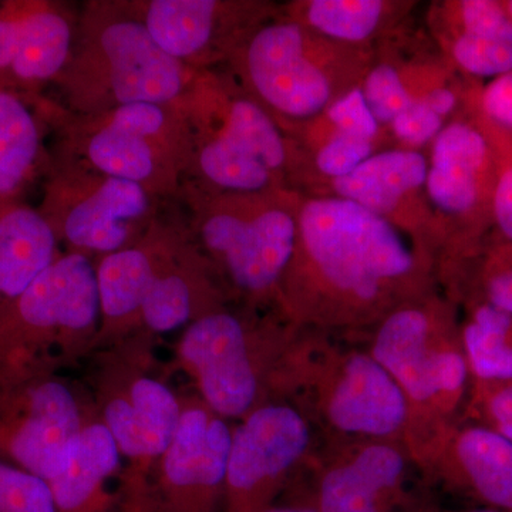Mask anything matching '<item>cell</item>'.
Instances as JSON below:
<instances>
[{
    "label": "cell",
    "instance_id": "obj_3",
    "mask_svg": "<svg viewBox=\"0 0 512 512\" xmlns=\"http://www.w3.org/2000/svg\"><path fill=\"white\" fill-rule=\"evenodd\" d=\"M175 202L220 284L258 301L281 288L298 241L288 192H221L187 180Z\"/></svg>",
    "mask_w": 512,
    "mask_h": 512
},
{
    "label": "cell",
    "instance_id": "obj_22",
    "mask_svg": "<svg viewBox=\"0 0 512 512\" xmlns=\"http://www.w3.org/2000/svg\"><path fill=\"white\" fill-rule=\"evenodd\" d=\"M46 130L36 97L0 89V210L25 202L30 185L45 177L50 164Z\"/></svg>",
    "mask_w": 512,
    "mask_h": 512
},
{
    "label": "cell",
    "instance_id": "obj_16",
    "mask_svg": "<svg viewBox=\"0 0 512 512\" xmlns=\"http://www.w3.org/2000/svg\"><path fill=\"white\" fill-rule=\"evenodd\" d=\"M224 291L190 231L165 256L144 299L140 332L151 336L184 330L195 320L224 309Z\"/></svg>",
    "mask_w": 512,
    "mask_h": 512
},
{
    "label": "cell",
    "instance_id": "obj_25",
    "mask_svg": "<svg viewBox=\"0 0 512 512\" xmlns=\"http://www.w3.org/2000/svg\"><path fill=\"white\" fill-rule=\"evenodd\" d=\"M426 158L417 151L394 150L367 158L346 177L335 180L339 198L384 217L407 192L426 183Z\"/></svg>",
    "mask_w": 512,
    "mask_h": 512
},
{
    "label": "cell",
    "instance_id": "obj_14",
    "mask_svg": "<svg viewBox=\"0 0 512 512\" xmlns=\"http://www.w3.org/2000/svg\"><path fill=\"white\" fill-rule=\"evenodd\" d=\"M184 231L181 212H163L136 244L94 261L100 325L93 352L140 333L141 306L148 288Z\"/></svg>",
    "mask_w": 512,
    "mask_h": 512
},
{
    "label": "cell",
    "instance_id": "obj_15",
    "mask_svg": "<svg viewBox=\"0 0 512 512\" xmlns=\"http://www.w3.org/2000/svg\"><path fill=\"white\" fill-rule=\"evenodd\" d=\"M500 147L484 123L454 121L434 138L427 191L441 211L480 224L493 221Z\"/></svg>",
    "mask_w": 512,
    "mask_h": 512
},
{
    "label": "cell",
    "instance_id": "obj_39",
    "mask_svg": "<svg viewBox=\"0 0 512 512\" xmlns=\"http://www.w3.org/2000/svg\"><path fill=\"white\" fill-rule=\"evenodd\" d=\"M493 222L505 241L512 242V153L501 151L500 170L493 194Z\"/></svg>",
    "mask_w": 512,
    "mask_h": 512
},
{
    "label": "cell",
    "instance_id": "obj_9",
    "mask_svg": "<svg viewBox=\"0 0 512 512\" xmlns=\"http://www.w3.org/2000/svg\"><path fill=\"white\" fill-rule=\"evenodd\" d=\"M86 387L59 372L0 375V461L49 480L82 429Z\"/></svg>",
    "mask_w": 512,
    "mask_h": 512
},
{
    "label": "cell",
    "instance_id": "obj_11",
    "mask_svg": "<svg viewBox=\"0 0 512 512\" xmlns=\"http://www.w3.org/2000/svg\"><path fill=\"white\" fill-rule=\"evenodd\" d=\"M259 338L239 316L212 312L195 320L175 343L177 369L222 419H244L261 407L266 362Z\"/></svg>",
    "mask_w": 512,
    "mask_h": 512
},
{
    "label": "cell",
    "instance_id": "obj_21",
    "mask_svg": "<svg viewBox=\"0 0 512 512\" xmlns=\"http://www.w3.org/2000/svg\"><path fill=\"white\" fill-rule=\"evenodd\" d=\"M328 413L346 433L387 436L406 419V393L375 357L356 355L333 389Z\"/></svg>",
    "mask_w": 512,
    "mask_h": 512
},
{
    "label": "cell",
    "instance_id": "obj_36",
    "mask_svg": "<svg viewBox=\"0 0 512 512\" xmlns=\"http://www.w3.org/2000/svg\"><path fill=\"white\" fill-rule=\"evenodd\" d=\"M484 302L512 315V242L494 249L483 274Z\"/></svg>",
    "mask_w": 512,
    "mask_h": 512
},
{
    "label": "cell",
    "instance_id": "obj_2",
    "mask_svg": "<svg viewBox=\"0 0 512 512\" xmlns=\"http://www.w3.org/2000/svg\"><path fill=\"white\" fill-rule=\"evenodd\" d=\"M36 106L56 136L55 153L138 184L174 202L188 177L191 140L177 103H137L100 114H76L39 96Z\"/></svg>",
    "mask_w": 512,
    "mask_h": 512
},
{
    "label": "cell",
    "instance_id": "obj_20",
    "mask_svg": "<svg viewBox=\"0 0 512 512\" xmlns=\"http://www.w3.org/2000/svg\"><path fill=\"white\" fill-rule=\"evenodd\" d=\"M79 12L56 0H29L23 18L8 89L29 97L42 96L69 63Z\"/></svg>",
    "mask_w": 512,
    "mask_h": 512
},
{
    "label": "cell",
    "instance_id": "obj_28",
    "mask_svg": "<svg viewBox=\"0 0 512 512\" xmlns=\"http://www.w3.org/2000/svg\"><path fill=\"white\" fill-rule=\"evenodd\" d=\"M383 9L377 0H312L305 6V20L323 35L360 42L375 32Z\"/></svg>",
    "mask_w": 512,
    "mask_h": 512
},
{
    "label": "cell",
    "instance_id": "obj_12",
    "mask_svg": "<svg viewBox=\"0 0 512 512\" xmlns=\"http://www.w3.org/2000/svg\"><path fill=\"white\" fill-rule=\"evenodd\" d=\"M252 99L272 116L306 119L328 106V76L308 53L305 30L293 20L261 23L228 60Z\"/></svg>",
    "mask_w": 512,
    "mask_h": 512
},
{
    "label": "cell",
    "instance_id": "obj_19",
    "mask_svg": "<svg viewBox=\"0 0 512 512\" xmlns=\"http://www.w3.org/2000/svg\"><path fill=\"white\" fill-rule=\"evenodd\" d=\"M308 444V424L301 414L285 404H264L232 430L227 474L281 481Z\"/></svg>",
    "mask_w": 512,
    "mask_h": 512
},
{
    "label": "cell",
    "instance_id": "obj_6",
    "mask_svg": "<svg viewBox=\"0 0 512 512\" xmlns=\"http://www.w3.org/2000/svg\"><path fill=\"white\" fill-rule=\"evenodd\" d=\"M100 325L93 259L62 252L0 308V375L60 372L92 355Z\"/></svg>",
    "mask_w": 512,
    "mask_h": 512
},
{
    "label": "cell",
    "instance_id": "obj_23",
    "mask_svg": "<svg viewBox=\"0 0 512 512\" xmlns=\"http://www.w3.org/2000/svg\"><path fill=\"white\" fill-rule=\"evenodd\" d=\"M62 254L37 208L26 202L0 210V308L22 295Z\"/></svg>",
    "mask_w": 512,
    "mask_h": 512
},
{
    "label": "cell",
    "instance_id": "obj_5",
    "mask_svg": "<svg viewBox=\"0 0 512 512\" xmlns=\"http://www.w3.org/2000/svg\"><path fill=\"white\" fill-rule=\"evenodd\" d=\"M180 106L191 140L187 180L221 192L284 190L288 146L271 114L249 94L204 70Z\"/></svg>",
    "mask_w": 512,
    "mask_h": 512
},
{
    "label": "cell",
    "instance_id": "obj_13",
    "mask_svg": "<svg viewBox=\"0 0 512 512\" xmlns=\"http://www.w3.org/2000/svg\"><path fill=\"white\" fill-rule=\"evenodd\" d=\"M154 42L194 72L231 59L264 23V6L225 0H126Z\"/></svg>",
    "mask_w": 512,
    "mask_h": 512
},
{
    "label": "cell",
    "instance_id": "obj_32",
    "mask_svg": "<svg viewBox=\"0 0 512 512\" xmlns=\"http://www.w3.org/2000/svg\"><path fill=\"white\" fill-rule=\"evenodd\" d=\"M460 32L512 46V19L503 2L463 0L457 5Z\"/></svg>",
    "mask_w": 512,
    "mask_h": 512
},
{
    "label": "cell",
    "instance_id": "obj_31",
    "mask_svg": "<svg viewBox=\"0 0 512 512\" xmlns=\"http://www.w3.org/2000/svg\"><path fill=\"white\" fill-rule=\"evenodd\" d=\"M363 94L377 123H393L413 103L400 74L389 64H380L367 76Z\"/></svg>",
    "mask_w": 512,
    "mask_h": 512
},
{
    "label": "cell",
    "instance_id": "obj_17",
    "mask_svg": "<svg viewBox=\"0 0 512 512\" xmlns=\"http://www.w3.org/2000/svg\"><path fill=\"white\" fill-rule=\"evenodd\" d=\"M429 320L414 309L390 316L373 346V357L414 400L439 394L456 396L467 382L466 355L456 350L429 348Z\"/></svg>",
    "mask_w": 512,
    "mask_h": 512
},
{
    "label": "cell",
    "instance_id": "obj_8",
    "mask_svg": "<svg viewBox=\"0 0 512 512\" xmlns=\"http://www.w3.org/2000/svg\"><path fill=\"white\" fill-rule=\"evenodd\" d=\"M295 254L360 299L373 298L387 281L413 268V256L384 217L343 198L306 202L298 211Z\"/></svg>",
    "mask_w": 512,
    "mask_h": 512
},
{
    "label": "cell",
    "instance_id": "obj_41",
    "mask_svg": "<svg viewBox=\"0 0 512 512\" xmlns=\"http://www.w3.org/2000/svg\"><path fill=\"white\" fill-rule=\"evenodd\" d=\"M265 512H319L318 510H311V508H295V507H285V508H269Z\"/></svg>",
    "mask_w": 512,
    "mask_h": 512
},
{
    "label": "cell",
    "instance_id": "obj_42",
    "mask_svg": "<svg viewBox=\"0 0 512 512\" xmlns=\"http://www.w3.org/2000/svg\"><path fill=\"white\" fill-rule=\"evenodd\" d=\"M503 3L505 10H507L508 15H510V18L512 19V0H508V2Z\"/></svg>",
    "mask_w": 512,
    "mask_h": 512
},
{
    "label": "cell",
    "instance_id": "obj_27",
    "mask_svg": "<svg viewBox=\"0 0 512 512\" xmlns=\"http://www.w3.org/2000/svg\"><path fill=\"white\" fill-rule=\"evenodd\" d=\"M468 369L478 382L512 380V315L487 303L474 309L463 332Z\"/></svg>",
    "mask_w": 512,
    "mask_h": 512
},
{
    "label": "cell",
    "instance_id": "obj_38",
    "mask_svg": "<svg viewBox=\"0 0 512 512\" xmlns=\"http://www.w3.org/2000/svg\"><path fill=\"white\" fill-rule=\"evenodd\" d=\"M483 384L484 409L490 429L497 431L512 443V380Z\"/></svg>",
    "mask_w": 512,
    "mask_h": 512
},
{
    "label": "cell",
    "instance_id": "obj_40",
    "mask_svg": "<svg viewBox=\"0 0 512 512\" xmlns=\"http://www.w3.org/2000/svg\"><path fill=\"white\" fill-rule=\"evenodd\" d=\"M434 113L440 117H447L457 106V94L447 87H437L421 99Z\"/></svg>",
    "mask_w": 512,
    "mask_h": 512
},
{
    "label": "cell",
    "instance_id": "obj_10",
    "mask_svg": "<svg viewBox=\"0 0 512 512\" xmlns=\"http://www.w3.org/2000/svg\"><path fill=\"white\" fill-rule=\"evenodd\" d=\"M181 399L180 424L151 471L146 490L117 512H218L232 430L197 394H181Z\"/></svg>",
    "mask_w": 512,
    "mask_h": 512
},
{
    "label": "cell",
    "instance_id": "obj_30",
    "mask_svg": "<svg viewBox=\"0 0 512 512\" xmlns=\"http://www.w3.org/2000/svg\"><path fill=\"white\" fill-rule=\"evenodd\" d=\"M0 512H57L49 484L0 461Z\"/></svg>",
    "mask_w": 512,
    "mask_h": 512
},
{
    "label": "cell",
    "instance_id": "obj_7",
    "mask_svg": "<svg viewBox=\"0 0 512 512\" xmlns=\"http://www.w3.org/2000/svg\"><path fill=\"white\" fill-rule=\"evenodd\" d=\"M164 204L138 184L53 151L37 210L66 252L96 261L140 241Z\"/></svg>",
    "mask_w": 512,
    "mask_h": 512
},
{
    "label": "cell",
    "instance_id": "obj_43",
    "mask_svg": "<svg viewBox=\"0 0 512 512\" xmlns=\"http://www.w3.org/2000/svg\"><path fill=\"white\" fill-rule=\"evenodd\" d=\"M468 512H501L494 510V508H483V510H474V511H468Z\"/></svg>",
    "mask_w": 512,
    "mask_h": 512
},
{
    "label": "cell",
    "instance_id": "obj_29",
    "mask_svg": "<svg viewBox=\"0 0 512 512\" xmlns=\"http://www.w3.org/2000/svg\"><path fill=\"white\" fill-rule=\"evenodd\" d=\"M454 62L474 77L498 79L512 72V46L458 32L451 46Z\"/></svg>",
    "mask_w": 512,
    "mask_h": 512
},
{
    "label": "cell",
    "instance_id": "obj_37",
    "mask_svg": "<svg viewBox=\"0 0 512 512\" xmlns=\"http://www.w3.org/2000/svg\"><path fill=\"white\" fill-rule=\"evenodd\" d=\"M443 126V117L434 113L423 100H413L392 123L394 134L413 146L429 143L439 136Z\"/></svg>",
    "mask_w": 512,
    "mask_h": 512
},
{
    "label": "cell",
    "instance_id": "obj_24",
    "mask_svg": "<svg viewBox=\"0 0 512 512\" xmlns=\"http://www.w3.org/2000/svg\"><path fill=\"white\" fill-rule=\"evenodd\" d=\"M404 461L389 446H370L333 468L320 487L319 512H380V495L402 476Z\"/></svg>",
    "mask_w": 512,
    "mask_h": 512
},
{
    "label": "cell",
    "instance_id": "obj_35",
    "mask_svg": "<svg viewBox=\"0 0 512 512\" xmlns=\"http://www.w3.org/2000/svg\"><path fill=\"white\" fill-rule=\"evenodd\" d=\"M329 120L338 133L372 141L379 130L375 116L367 106L363 90L353 89L336 100L328 110Z\"/></svg>",
    "mask_w": 512,
    "mask_h": 512
},
{
    "label": "cell",
    "instance_id": "obj_18",
    "mask_svg": "<svg viewBox=\"0 0 512 512\" xmlns=\"http://www.w3.org/2000/svg\"><path fill=\"white\" fill-rule=\"evenodd\" d=\"M123 460L92 400L82 429L47 480L57 512H116Z\"/></svg>",
    "mask_w": 512,
    "mask_h": 512
},
{
    "label": "cell",
    "instance_id": "obj_33",
    "mask_svg": "<svg viewBox=\"0 0 512 512\" xmlns=\"http://www.w3.org/2000/svg\"><path fill=\"white\" fill-rule=\"evenodd\" d=\"M477 106L501 150L512 153V72L488 84L478 96Z\"/></svg>",
    "mask_w": 512,
    "mask_h": 512
},
{
    "label": "cell",
    "instance_id": "obj_26",
    "mask_svg": "<svg viewBox=\"0 0 512 512\" xmlns=\"http://www.w3.org/2000/svg\"><path fill=\"white\" fill-rule=\"evenodd\" d=\"M464 481L497 511L512 512V443L490 427H468L454 444Z\"/></svg>",
    "mask_w": 512,
    "mask_h": 512
},
{
    "label": "cell",
    "instance_id": "obj_34",
    "mask_svg": "<svg viewBox=\"0 0 512 512\" xmlns=\"http://www.w3.org/2000/svg\"><path fill=\"white\" fill-rule=\"evenodd\" d=\"M372 141L338 133L316 156V165L333 180L346 177L372 157Z\"/></svg>",
    "mask_w": 512,
    "mask_h": 512
},
{
    "label": "cell",
    "instance_id": "obj_4",
    "mask_svg": "<svg viewBox=\"0 0 512 512\" xmlns=\"http://www.w3.org/2000/svg\"><path fill=\"white\" fill-rule=\"evenodd\" d=\"M156 346V336L140 332L89 356L86 389L123 460L116 511L146 490L151 471L180 424L183 399L168 383Z\"/></svg>",
    "mask_w": 512,
    "mask_h": 512
},
{
    "label": "cell",
    "instance_id": "obj_1",
    "mask_svg": "<svg viewBox=\"0 0 512 512\" xmlns=\"http://www.w3.org/2000/svg\"><path fill=\"white\" fill-rule=\"evenodd\" d=\"M197 73L154 42L126 0H90L79 9L72 56L55 83L57 101L76 114L177 103Z\"/></svg>",
    "mask_w": 512,
    "mask_h": 512
}]
</instances>
